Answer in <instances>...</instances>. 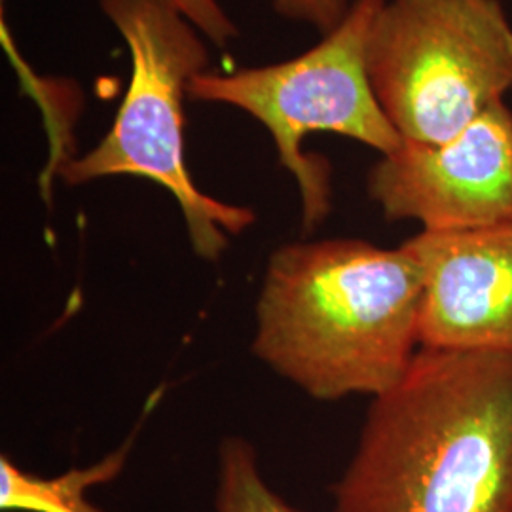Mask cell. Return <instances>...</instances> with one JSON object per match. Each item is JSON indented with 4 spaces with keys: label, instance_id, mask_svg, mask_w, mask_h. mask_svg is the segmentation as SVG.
Segmentation results:
<instances>
[{
    "label": "cell",
    "instance_id": "cell-4",
    "mask_svg": "<svg viewBox=\"0 0 512 512\" xmlns=\"http://www.w3.org/2000/svg\"><path fill=\"white\" fill-rule=\"evenodd\" d=\"M366 71L412 145H442L512 88V25L499 0H385Z\"/></svg>",
    "mask_w": 512,
    "mask_h": 512
},
{
    "label": "cell",
    "instance_id": "cell-2",
    "mask_svg": "<svg viewBox=\"0 0 512 512\" xmlns=\"http://www.w3.org/2000/svg\"><path fill=\"white\" fill-rule=\"evenodd\" d=\"M420 266L403 247L327 239L277 249L253 351L319 401L380 397L420 351Z\"/></svg>",
    "mask_w": 512,
    "mask_h": 512
},
{
    "label": "cell",
    "instance_id": "cell-9",
    "mask_svg": "<svg viewBox=\"0 0 512 512\" xmlns=\"http://www.w3.org/2000/svg\"><path fill=\"white\" fill-rule=\"evenodd\" d=\"M217 512H302L266 484L258 471L255 448L243 439L220 446Z\"/></svg>",
    "mask_w": 512,
    "mask_h": 512
},
{
    "label": "cell",
    "instance_id": "cell-11",
    "mask_svg": "<svg viewBox=\"0 0 512 512\" xmlns=\"http://www.w3.org/2000/svg\"><path fill=\"white\" fill-rule=\"evenodd\" d=\"M283 18L310 23L321 33L329 35L348 16L349 0H272Z\"/></svg>",
    "mask_w": 512,
    "mask_h": 512
},
{
    "label": "cell",
    "instance_id": "cell-7",
    "mask_svg": "<svg viewBox=\"0 0 512 512\" xmlns=\"http://www.w3.org/2000/svg\"><path fill=\"white\" fill-rule=\"evenodd\" d=\"M420 266V348L512 355V222L421 230L403 245Z\"/></svg>",
    "mask_w": 512,
    "mask_h": 512
},
{
    "label": "cell",
    "instance_id": "cell-10",
    "mask_svg": "<svg viewBox=\"0 0 512 512\" xmlns=\"http://www.w3.org/2000/svg\"><path fill=\"white\" fill-rule=\"evenodd\" d=\"M217 46L238 37V29L217 0H164Z\"/></svg>",
    "mask_w": 512,
    "mask_h": 512
},
{
    "label": "cell",
    "instance_id": "cell-1",
    "mask_svg": "<svg viewBox=\"0 0 512 512\" xmlns=\"http://www.w3.org/2000/svg\"><path fill=\"white\" fill-rule=\"evenodd\" d=\"M332 512H512V355L420 348L374 397Z\"/></svg>",
    "mask_w": 512,
    "mask_h": 512
},
{
    "label": "cell",
    "instance_id": "cell-3",
    "mask_svg": "<svg viewBox=\"0 0 512 512\" xmlns=\"http://www.w3.org/2000/svg\"><path fill=\"white\" fill-rule=\"evenodd\" d=\"M131 54V82L107 137L82 158L59 167L67 184L110 175L145 177L181 205L190 245L215 262L255 222L249 207L219 202L194 184L183 143V95L205 73L209 54L196 27L164 0H99Z\"/></svg>",
    "mask_w": 512,
    "mask_h": 512
},
{
    "label": "cell",
    "instance_id": "cell-6",
    "mask_svg": "<svg viewBox=\"0 0 512 512\" xmlns=\"http://www.w3.org/2000/svg\"><path fill=\"white\" fill-rule=\"evenodd\" d=\"M368 196L387 220L423 230H475L512 222V110L499 103L442 145H412L382 156Z\"/></svg>",
    "mask_w": 512,
    "mask_h": 512
},
{
    "label": "cell",
    "instance_id": "cell-5",
    "mask_svg": "<svg viewBox=\"0 0 512 512\" xmlns=\"http://www.w3.org/2000/svg\"><path fill=\"white\" fill-rule=\"evenodd\" d=\"M385 0H353L348 16L325 38L291 61L230 74L194 76L186 95L249 112L270 129L279 162L293 173L302 196L304 230L330 213L329 162L302 152V139L330 131L391 154L403 137L385 116L366 71L368 40Z\"/></svg>",
    "mask_w": 512,
    "mask_h": 512
},
{
    "label": "cell",
    "instance_id": "cell-8",
    "mask_svg": "<svg viewBox=\"0 0 512 512\" xmlns=\"http://www.w3.org/2000/svg\"><path fill=\"white\" fill-rule=\"evenodd\" d=\"M133 437L92 467L73 469L54 478H44L23 471L8 456H2L0 509L10 512H103L86 499V492L92 486L110 482L122 473L128 461Z\"/></svg>",
    "mask_w": 512,
    "mask_h": 512
}]
</instances>
